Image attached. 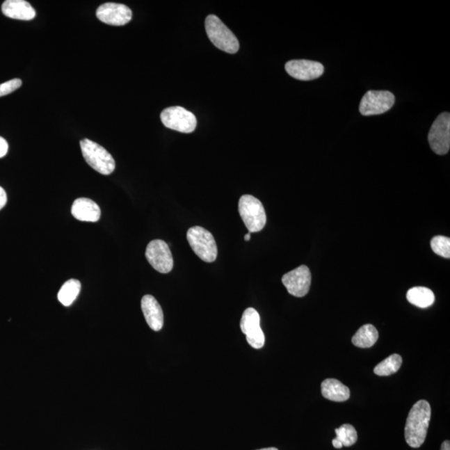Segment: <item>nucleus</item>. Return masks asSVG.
<instances>
[{"instance_id": "ddd939ff", "label": "nucleus", "mask_w": 450, "mask_h": 450, "mask_svg": "<svg viewBox=\"0 0 450 450\" xmlns=\"http://www.w3.org/2000/svg\"><path fill=\"white\" fill-rule=\"evenodd\" d=\"M285 70L298 81H308L321 77L325 72V67L316 61L296 60L286 63Z\"/></svg>"}, {"instance_id": "6e6552de", "label": "nucleus", "mask_w": 450, "mask_h": 450, "mask_svg": "<svg viewBox=\"0 0 450 450\" xmlns=\"http://www.w3.org/2000/svg\"><path fill=\"white\" fill-rule=\"evenodd\" d=\"M434 152L439 155L448 154L450 148V115L441 113L433 123L428 136Z\"/></svg>"}, {"instance_id": "6ab92c4d", "label": "nucleus", "mask_w": 450, "mask_h": 450, "mask_svg": "<svg viewBox=\"0 0 450 450\" xmlns=\"http://www.w3.org/2000/svg\"><path fill=\"white\" fill-rule=\"evenodd\" d=\"M378 339L376 327L372 325H364L353 336L352 343L356 347L367 348L373 346Z\"/></svg>"}, {"instance_id": "cd10ccee", "label": "nucleus", "mask_w": 450, "mask_h": 450, "mask_svg": "<svg viewBox=\"0 0 450 450\" xmlns=\"http://www.w3.org/2000/svg\"><path fill=\"white\" fill-rule=\"evenodd\" d=\"M332 444H333L334 447L335 449H341L343 447L342 444L340 443L339 441L336 439H334L333 440H332Z\"/></svg>"}, {"instance_id": "bb28decb", "label": "nucleus", "mask_w": 450, "mask_h": 450, "mask_svg": "<svg viewBox=\"0 0 450 450\" xmlns=\"http://www.w3.org/2000/svg\"><path fill=\"white\" fill-rule=\"evenodd\" d=\"M440 450H450V442L449 440L444 441L442 445H441Z\"/></svg>"}, {"instance_id": "5701e85b", "label": "nucleus", "mask_w": 450, "mask_h": 450, "mask_svg": "<svg viewBox=\"0 0 450 450\" xmlns=\"http://www.w3.org/2000/svg\"><path fill=\"white\" fill-rule=\"evenodd\" d=\"M431 249L436 255L444 258L450 257V239L445 236H435L432 239Z\"/></svg>"}, {"instance_id": "a211bd4d", "label": "nucleus", "mask_w": 450, "mask_h": 450, "mask_svg": "<svg viewBox=\"0 0 450 450\" xmlns=\"http://www.w3.org/2000/svg\"><path fill=\"white\" fill-rule=\"evenodd\" d=\"M406 298L410 304L426 309L431 306L435 301L434 292L426 287H414L407 292Z\"/></svg>"}, {"instance_id": "2eb2a0df", "label": "nucleus", "mask_w": 450, "mask_h": 450, "mask_svg": "<svg viewBox=\"0 0 450 450\" xmlns=\"http://www.w3.org/2000/svg\"><path fill=\"white\" fill-rule=\"evenodd\" d=\"M2 12L8 18L19 20H32L36 16L35 8L25 0H6L2 4Z\"/></svg>"}, {"instance_id": "dca6fc26", "label": "nucleus", "mask_w": 450, "mask_h": 450, "mask_svg": "<svg viewBox=\"0 0 450 450\" xmlns=\"http://www.w3.org/2000/svg\"><path fill=\"white\" fill-rule=\"evenodd\" d=\"M71 213L77 220L83 222L99 221L101 216L99 205L87 198H79L75 200Z\"/></svg>"}, {"instance_id": "f257e3e1", "label": "nucleus", "mask_w": 450, "mask_h": 450, "mask_svg": "<svg viewBox=\"0 0 450 450\" xmlns=\"http://www.w3.org/2000/svg\"><path fill=\"white\" fill-rule=\"evenodd\" d=\"M431 418V407L426 401H419L412 407L408 415L405 436L412 448H419L426 441Z\"/></svg>"}, {"instance_id": "412c9836", "label": "nucleus", "mask_w": 450, "mask_h": 450, "mask_svg": "<svg viewBox=\"0 0 450 450\" xmlns=\"http://www.w3.org/2000/svg\"><path fill=\"white\" fill-rule=\"evenodd\" d=\"M402 365V357L397 354H394L380 362L373 369V373L378 376H389L391 374L396 373L401 369Z\"/></svg>"}, {"instance_id": "c756f323", "label": "nucleus", "mask_w": 450, "mask_h": 450, "mask_svg": "<svg viewBox=\"0 0 450 450\" xmlns=\"http://www.w3.org/2000/svg\"><path fill=\"white\" fill-rule=\"evenodd\" d=\"M258 450H279V449L272 447V448L262 449Z\"/></svg>"}, {"instance_id": "b1692460", "label": "nucleus", "mask_w": 450, "mask_h": 450, "mask_svg": "<svg viewBox=\"0 0 450 450\" xmlns=\"http://www.w3.org/2000/svg\"><path fill=\"white\" fill-rule=\"evenodd\" d=\"M21 86H22V81L19 79H11V81L1 83L0 85V97L11 94L18 90Z\"/></svg>"}, {"instance_id": "1a4fd4ad", "label": "nucleus", "mask_w": 450, "mask_h": 450, "mask_svg": "<svg viewBox=\"0 0 450 450\" xmlns=\"http://www.w3.org/2000/svg\"><path fill=\"white\" fill-rule=\"evenodd\" d=\"M145 257L155 271L170 273L174 268L173 256L167 243L161 239H154L146 248Z\"/></svg>"}, {"instance_id": "423d86ee", "label": "nucleus", "mask_w": 450, "mask_h": 450, "mask_svg": "<svg viewBox=\"0 0 450 450\" xmlns=\"http://www.w3.org/2000/svg\"><path fill=\"white\" fill-rule=\"evenodd\" d=\"M161 119L166 128L181 133H192L195 131L197 126L195 115L180 106L163 109Z\"/></svg>"}, {"instance_id": "f03ea898", "label": "nucleus", "mask_w": 450, "mask_h": 450, "mask_svg": "<svg viewBox=\"0 0 450 450\" xmlns=\"http://www.w3.org/2000/svg\"><path fill=\"white\" fill-rule=\"evenodd\" d=\"M206 33L216 47L229 54L239 51V40L234 33L222 22L218 17L210 15L205 19Z\"/></svg>"}, {"instance_id": "0eeeda50", "label": "nucleus", "mask_w": 450, "mask_h": 450, "mask_svg": "<svg viewBox=\"0 0 450 450\" xmlns=\"http://www.w3.org/2000/svg\"><path fill=\"white\" fill-rule=\"evenodd\" d=\"M395 97L392 93L384 90H369L362 98L360 112L362 115H382L394 106Z\"/></svg>"}, {"instance_id": "4be33fe9", "label": "nucleus", "mask_w": 450, "mask_h": 450, "mask_svg": "<svg viewBox=\"0 0 450 450\" xmlns=\"http://www.w3.org/2000/svg\"><path fill=\"white\" fill-rule=\"evenodd\" d=\"M336 440L342 444L343 447H350L355 444L358 440V435L354 426L351 424H343L335 430Z\"/></svg>"}, {"instance_id": "a878e982", "label": "nucleus", "mask_w": 450, "mask_h": 450, "mask_svg": "<svg viewBox=\"0 0 450 450\" xmlns=\"http://www.w3.org/2000/svg\"><path fill=\"white\" fill-rule=\"evenodd\" d=\"M7 203V195L2 187H0V209H2Z\"/></svg>"}, {"instance_id": "20e7f679", "label": "nucleus", "mask_w": 450, "mask_h": 450, "mask_svg": "<svg viewBox=\"0 0 450 450\" xmlns=\"http://www.w3.org/2000/svg\"><path fill=\"white\" fill-rule=\"evenodd\" d=\"M187 239L198 257L206 263L216 262L218 248L213 234L200 226L192 227L187 232Z\"/></svg>"}, {"instance_id": "4468645a", "label": "nucleus", "mask_w": 450, "mask_h": 450, "mask_svg": "<svg viewBox=\"0 0 450 450\" xmlns=\"http://www.w3.org/2000/svg\"><path fill=\"white\" fill-rule=\"evenodd\" d=\"M141 309L145 321L151 330H161L163 326V313L161 305L152 296L142 298Z\"/></svg>"}, {"instance_id": "c85d7f7f", "label": "nucleus", "mask_w": 450, "mask_h": 450, "mask_svg": "<svg viewBox=\"0 0 450 450\" xmlns=\"http://www.w3.org/2000/svg\"><path fill=\"white\" fill-rule=\"evenodd\" d=\"M245 241H250V233H248L247 234H246Z\"/></svg>"}, {"instance_id": "f8f14e48", "label": "nucleus", "mask_w": 450, "mask_h": 450, "mask_svg": "<svg viewBox=\"0 0 450 450\" xmlns=\"http://www.w3.org/2000/svg\"><path fill=\"white\" fill-rule=\"evenodd\" d=\"M132 10L122 3H106L96 10V16L101 22L113 26H123L132 19Z\"/></svg>"}, {"instance_id": "9d476101", "label": "nucleus", "mask_w": 450, "mask_h": 450, "mask_svg": "<svg viewBox=\"0 0 450 450\" xmlns=\"http://www.w3.org/2000/svg\"><path fill=\"white\" fill-rule=\"evenodd\" d=\"M241 329L246 335L247 342L250 346L259 350L264 346L266 337L260 327V316L258 311L254 308H248L242 315Z\"/></svg>"}, {"instance_id": "f3484780", "label": "nucleus", "mask_w": 450, "mask_h": 450, "mask_svg": "<svg viewBox=\"0 0 450 450\" xmlns=\"http://www.w3.org/2000/svg\"><path fill=\"white\" fill-rule=\"evenodd\" d=\"M321 391L323 396L331 401L344 402L351 397L350 389L335 378L323 380Z\"/></svg>"}, {"instance_id": "393cba45", "label": "nucleus", "mask_w": 450, "mask_h": 450, "mask_svg": "<svg viewBox=\"0 0 450 450\" xmlns=\"http://www.w3.org/2000/svg\"><path fill=\"white\" fill-rule=\"evenodd\" d=\"M8 150V145L3 138L0 137V158L6 156Z\"/></svg>"}, {"instance_id": "7ed1b4c3", "label": "nucleus", "mask_w": 450, "mask_h": 450, "mask_svg": "<svg viewBox=\"0 0 450 450\" xmlns=\"http://www.w3.org/2000/svg\"><path fill=\"white\" fill-rule=\"evenodd\" d=\"M239 213L250 234L259 232L266 225V209L257 198L250 195L241 196L239 201Z\"/></svg>"}, {"instance_id": "39448f33", "label": "nucleus", "mask_w": 450, "mask_h": 450, "mask_svg": "<svg viewBox=\"0 0 450 450\" xmlns=\"http://www.w3.org/2000/svg\"><path fill=\"white\" fill-rule=\"evenodd\" d=\"M81 151L88 165L104 175H109L115 170V161L103 146L85 138L81 141Z\"/></svg>"}, {"instance_id": "9b49d317", "label": "nucleus", "mask_w": 450, "mask_h": 450, "mask_svg": "<svg viewBox=\"0 0 450 450\" xmlns=\"http://www.w3.org/2000/svg\"><path fill=\"white\" fill-rule=\"evenodd\" d=\"M311 273L306 266H301L289 271L282 278V283L293 296L302 298L310 291Z\"/></svg>"}, {"instance_id": "aec40b11", "label": "nucleus", "mask_w": 450, "mask_h": 450, "mask_svg": "<svg viewBox=\"0 0 450 450\" xmlns=\"http://www.w3.org/2000/svg\"><path fill=\"white\" fill-rule=\"evenodd\" d=\"M81 289V282L74 279L70 280L63 284L58 294V300L63 305L70 306L77 300Z\"/></svg>"}]
</instances>
